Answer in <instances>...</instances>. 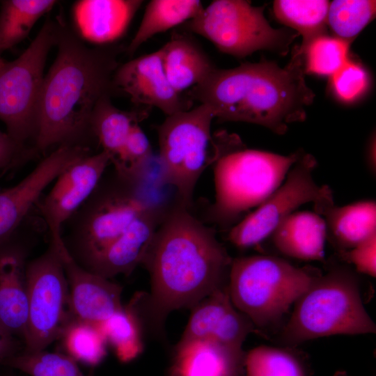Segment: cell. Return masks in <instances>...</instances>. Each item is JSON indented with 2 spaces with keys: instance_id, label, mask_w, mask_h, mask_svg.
<instances>
[{
  "instance_id": "9",
  "label": "cell",
  "mask_w": 376,
  "mask_h": 376,
  "mask_svg": "<svg viewBox=\"0 0 376 376\" xmlns=\"http://www.w3.org/2000/svg\"><path fill=\"white\" fill-rule=\"evenodd\" d=\"M214 118L203 103L166 117L158 130L164 180L175 188L180 204L189 208L195 186L208 164Z\"/></svg>"
},
{
  "instance_id": "12",
  "label": "cell",
  "mask_w": 376,
  "mask_h": 376,
  "mask_svg": "<svg viewBox=\"0 0 376 376\" xmlns=\"http://www.w3.org/2000/svg\"><path fill=\"white\" fill-rule=\"evenodd\" d=\"M318 163L309 154H301L282 184L255 210L234 226L229 241L239 248L256 246L272 235L278 226L300 206H314L334 198L331 188L319 185L313 178Z\"/></svg>"
},
{
  "instance_id": "13",
  "label": "cell",
  "mask_w": 376,
  "mask_h": 376,
  "mask_svg": "<svg viewBox=\"0 0 376 376\" xmlns=\"http://www.w3.org/2000/svg\"><path fill=\"white\" fill-rule=\"evenodd\" d=\"M111 161V156L106 151L90 154L74 162L55 180L40 205L53 246L63 243L62 226L95 190Z\"/></svg>"
},
{
  "instance_id": "18",
  "label": "cell",
  "mask_w": 376,
  "mask_h": 376,
  "mask_svg": "<svg viewBox=\"0 0 376 376\" xmlns=\"http://www.w3.org/2000/svg\"><path fill=\"white\" fill-rule=\"evenodd\" d=\"M24 251L0 244V327L24 338L28 320V296Z\"/></svg>"
},
{
  "instance_id": "32",
  "label": "cell",
  "mask_w": 376,
  "mask_h": 376,
  "mask_svg": "<svg viewBox=\"0 0 376 376\" xmlns=\"http://www.w3.org/2000/svg\"><path fill=\"white\" fill-rule=\"evenodd\" d=\"M1 364L31 376H91L84 375L77 361L68 354L44 350L17 352Z\"/></svg>"
},
{
  "instance_id": "38",
  "label": "cell",
  "mask_w": 376,
  "mask_h": 376,
  "mask_svg": "<svg viewBox=\"0 0 376 376\" xmlns=\"http://www.w3.org/2000/svg\"><path fill=\"white\" fill-rule=\"evenodd\" d=\"M375 137L371 139L370 143L368 148L366 163L369 171L372 175H375L376 172V160H375Z\"/></svg>"
},
{
  "instance_id": "20",
  "label": "cell",
  "mask_w": 376,
  "mask_h": 376,
  "mask_svg": "<svg viewBox=\"0 0 376 376\" xmlns=\"http://www.w3.org/2000/svg\"><path fill=\"white\" fill-rule=\"evenodd\" d=\"M271 236L274 246L285 256L305 261L324 260L327 228L322 217L315 212L292 213Z\"/></svg>"
},
{
  "instance_id": "27",
  "label": "cell",
  "mask_w": 376,
  "mask_h": 376,
  "mask_svg": "<svg viewBox=\"0 0 376 376\" xmlns=\"http://www.w3.org/2000/svg\"><path fill=\"white\" fill-rule=\"evenodd\" d=\"M329 2L324 0H277L273 4L276 18L303 37L300 47L325 34Z\"/></svg>"
},
{
  "instance_id": "8",
  "label": "cell",
  "mask_w": 376,
  "mask_h": 376,
  "mask_svg": "<svg viewBox=\"0 0 376 376\" xmlns=\"http://www.w3.org/2000/svg\"><path fill=\"white\" fill-rule=\"evenodd\" d=\"M58 26L47 19L26 50L0 69V120L8 134L26 147L36 136L44 70Z\"/></svg>"
},
{
  "instance_id": "25",
  "label": "cell",
  "mask_w": 376,
  "mask_h": 376,
  "mask_svg": "<svg viewBox=\"0 0 376 376\" xmlns=\"http://www.w3.org/2000/svg\"><path fill=\"white\" fill-rule=\"evenodd\" d=\"M147 114L144 111L121 110L112 104L111 95H106L100 100L93 112L91 134L97 137L102 150L110 154L112 160L120 153L132 126Z\"/></svg>"
},
{
  "instance_id": "35",
  "label": "cell",
  "mask_w": 376,
  "mask_h": 376,
  "mask_svg": "<svg viewBox=\"0 0 376 376\" xmlns=\"http://www.w3.org/2000/svg\"><path fill=\"white\" fill-rule=\"evenodd\" d=\"M342 255L358 272L372 277L376 276V234L343 251Z\"/></svg>"
},
{
  "instance_id": "14",
  "label": "cell",
  "mask_w": 376,
  "mask_h": 376,
  "mask_svg": "<svg viewBox=\"0 0 376 376\" xmlns=\"http://www.w3.org/2000/svg\"><path fill=\"white\" fill-rule=\"evenodd\" d=\"M88 155L86 146H60L20 182L0 188V244L13 234L45 189L71 164Z\"/></svg>"
},
{
  "instance_id": "6",
  "label": "cell",
  "mask_w": 376,
  "mask_h": 376,
  "mask_svg": "<svg viewBox=\"0 0 376 376\" xmlns=\"http://www.w3.org/2000/svg\"><path fill=\"white\" fill-rule=\"evenodd\" d=\"M318 275L274 256L240 257L232 260L227 288L235 307L255 328H265L282 318Z\"/></svg>"
},
{
  "instance_id": "29",
  "label": "cell",
  "mask_w": 376,
  "mask_h": 376,
  "mask_svg": "<svg viewBox=\"0 0 376 376\" xmlns=\"http://www.w3.org/2000/svg\"><path fill=\"white\" fill-rule=\"evenodd\" d=\"M349 41L325 33L298 50L304 56L305 72L331 77L349 61Z\"/></svg>"
},
{
  "instance_id": "28",
  "label": "cell",
  "mask_w": 376,
  "mask_h": 376,
  "mask_svg": "<svg viewBox=\"0 0 376 376\" xmlns=\"http://www.w3.org/2000/svg\"><path fill=\"white\" fill-rule=\"evenodd\" d=\"M136 300L97 325L121 361H130L142 350Z\"/></svg>"
},
{
  "instance_id": "37",
  "label": "cell",
  "mask_w": 376,
  "mask_h": 376,
  "mask_svg": "<svg viewBox=\"0 0 376 376\" xmlns=\"http://www.w3.org/2000/svg\"><path fill=\"white\" fill-rule=\"evenodd\" d=\"M17 349L15 336L0 327V363L17 353Z\"/></svg>"
},
{
  "instance_id": "21",
  "label": "cell",
  "mask_w": 376,
  "mask_h": 376,
  "mask_svg": "<svg viewBox=\"0 0 376 376\" xmlns=\"http://www.w3.org/2000/svg\"><path fill=\"white\" fill-rule=\"evenodd\" d=\"M174 376H244V356L209 340L178 344Z\"/></svg>"
},
{
  "instance_id": "36",
  "label": "cell",
  "mask_w": 376,
  "mask_h": 376,
  "mask_svg": "<svg viewBox=\"0 0 376 376\" xmlns=\"http://www.w3.org/2000/svg\"><path fill=\"white\" fill-rule=\"evenodd\" d=\"M33 154L26 146L16 142L7 132L0 130V169L15 165Z\"/></svg>"
},
{
  "instance_id": "19",
  "label": "cell",
  "mask_w": 376,
  "mask_h": 376,
  "mask_svg": "<svg viewBox=\"0 0 376 376\" xmlns=\"http://www.w3.org/2000/svg\"><path fill=\"white\" fill-rule=\"evenodd\" d=\"M314 210L323 217L327 236L342 252L376 234V203L373 200L337 206L333 199L314 206Z\"/></svg>"
},
{
  "instance_id": "4",
  "label": "cell",
  "mask_w": 376,
  "mask_h": 376,
  "mask_svg": "<svg viewBox=\"0 0 376 376\" xmlns=\"http://www.w3.org/2000/svg\"><path fill=\"white\" fill-rule=\"evenodd\" d=\"M102 178L81 207L65 221L61 235L68 252L88 272L106 276L130 246L139 217L150 207L136 194V181L115 171Z\"/></svg>"
},
{
  "instance_id": "40",
  "label": "cell",
  "mask_w": 376,
  "mask_h": 376,
  "mask_svg": "<svg viewBox=\"0 0 376 376\" xmlns=\"http://www.w3.org/2000/svg\"><path fill=\"white\" fill-rule=\"evenodd\" d=\"M335 376H347L345 373H338Z\"/></svg>"
},
{
  "instance_id": "34",
  "label": "cell",
  "mask_w": 376,
  "mask_h": 376,
  "mask_svg": "<svg viewBox=\"0 0 376 376\" xmlns=\"http://www.w3.org/2000/svg\"><path fill=\"white\" fill-rule=\"evenodd\" d=\"M331 77L335 94L345 102L360 97L368 86V76L365 69L350 60Z\"/></svg>"
},
{
  "instance_id": "5",
  "label": "cell",
  "mask_w": 376,
  "mask_h": 376,
  "mask_svg": "<svg viewBox=\"0 0 376 376\" xmlns=\"http://www.w3.org/2000/svg\"><path fill=\"white\" fill-rule=\"evenodd\" d=\"M375 331V324L363 304L356 274L338 265L318 274L296 301L281 339L295 345L321 337Z\"/></svg>"
},
{
  "instance_id": "1",
  "label": "cell",
  "mask_w": 376,
  "mask_h": 376,
  "mask_svg": "<svg viewBox=\"0 0 376 376\" xmlns=\"http://www.w3.org/2000/svg\"><path fill=\"white\" fill-rule=\"evenodd\" d=\"M188 210L179 203L164 217L142 263L150 275L147 305L156 322L174 310L194 308L228 277L233 260L215 230Z\"/></svg>"
},
{
  "instance_id": "23",
  "label": "cell",
  "mask_w": 376,
  "mask_h": 376,
  "mask_svg": "<svg viewBox=\"0 0 376 376\" xmlns=\"http://www.w3.org/2000/svg\"><path fill=\"white\" fill-rule=\"evenodd\" d=\"M142 1H86L76 9L82 33L97 43L112 42L125 31Z\"/></svg>"
},
{
  "instance_id": "39",
  "label": "cell",
  "mask_w": 376,
  "mask_h": 376,
  "mask_svg": "<svg viewBox=\"0 0 376 376\" xmlns=\"http://www.w3.org/2000/svg\"><path fill=\"white\" fill-rule=\"evenodd\" d=\"M7 62L8 61L3 58L1 55L0 54V69L3 67Z\"/></svg>"
},
{
  "instance_id": "31",
  "label": "cell",
  "mask_w": 376,
  "mask_h": 376,
  "mask_svg": "<svg viewBox=\"0 0 376 376\" xmlns=\"http://www.w3.org/2000/svg\"><path fill=\"white\" fill-rule=\"evenodd\" d=\"M246 376H307L302 361L288 350L259 346L244 357Z\"/></svg>"
},
{
  "instance_id": "7",
  "label": "cell",
  "mask_w": 376,
  "mask_h": 376,
  "mask_svg": "<svg viewBox=\"0 0 376 376\" xmlns=\"http://www.w3.org/2000/svg\"><path fill=\"white\" fill-rule=\"evenodd\" d=\"M301 155L247 148L219 155L214 169L215 202L212 214L214 221L229 226L259 206L282 184Z\"/></svg>"
},
{
  "instance_id": "15",
  "label": "cell",
  "mask_w": 376,
  "mask_h": 376,
  "mask_svg": "<svg viewBox=\"0 0 376 376\" xmlns=\"http://www.w3.org/2000/svg\"><path fill=\"white\" fill-rule=\"evenodd\" d=\"M192 308L178 344L193 340H209L239 355H245L243 343L255 327L235 307L227 287L216 290Z\"/></svg>"
},
{
  "instance_id": "33",
  "label": "cell",
  "mask_w": 376,
  "mask_h": 376,
  "mask_svg": "<svg viewBox=\"0 0 376 376\" xmlns=\"http://www.w3.org/2000/svg\"><path fill=\"white\" fill-rule=\"evenodd\" d=\"M375 1L335 0L329 3L327 25L336 37L350 42L374 18Z\"/></svg>"
},
{
  "instance_id": "11",
  "label": "cell",
  "mask_w": 376,
  "mask_h": 376,
  "mask_svg": "<svg viewBox=\"0 0 376 376\" xmlns=\"http://www.w3.org/2000/svg\"><path fill=\"white\" fill-rule=\"evenodd\" d=\"M28 320L23 338L25 351L38 352L61 338L76 320L61 259L50 244L25 267Z\"/></svg>"
},
{
  "instance_id": "26",
  "label": "cell",
  "mask_w": 376,
  "mask_h": 376,
  "mask_svg": "<svg viewBox=\"0 0 376 376\" xmlns=\"http://www.w3.org/2000/svg\"><path fill=\"white\" fill-rule=\"evenodd\" d=\"M54 0H4L0 7V54L22 42Z\"/></svg>"
},
{
  "instance_id": "3",
  "label": "cell",
  "mask_w": 376,
  "mask_h": 376,
  "mask_svg": "<svg viewBox=\"0 0 376 376\" xmlns=\"http://www.w3.org/2000/svg\"><path fill=\"white\" fill-rule=\"evenodd\" d=\"M304 73L297 49L284 68L261 61L215 68L191 94L208 105L219 120L253 123L283 134L289 124L306 118L305 109L314 99Z\"/></svg>"
},
{
  "instance_id": "24",
  "label": "cell",
  "mask_w": 376,
  "mask_h": 376,
  "mask_svg": "<svg viewBox=\"0 0 376 376\" xmlns=\"http://www.w3.org/2000/svg\"><path fill=\"white\" fill-rule=\"evenodd\" d=\"M198 0H152L146 6L140 25L127 52L133 54L156 34L196 17L203 9Z\"/></svg>"
},
{
  "instance_id": "2",
  "label": "cell",
  "mask_w": 376,
  "mask_h": 376,
  "mask_svg": "<svg viewBox=\"0 0 376 376\" xmlns=\"http://www.w3.org/2000/svg\"><path fill=\"white\" fill-rule=\"evenodd\" d=\"M55 46L56 56L45 75L40 98L35 151L82 145L80 141L91 134L95 106L111 95L118 67L114 48L88 46L62 23Z\"/></svg>"
},
{
  "instance_id": "30",
  "label": "cell",
  "mask_w": 376,
  "mask_h": 376,
  "mask_svg": "<svg viewBox=\"0 0 376 376\" xmlns=\"http://www.w3.org/2000/svg\"><path fill=\"white\" fill-rule=\"evenodd\" d=\"M61 338L68 355L85 365L95 366L107 355V343L95 324L75 320Z\"/></svg>"
},
{
  "instance_id": "16",
  "label": "cell",
  "mask_w": 376,
  "mask_h": 376,
  "mask_svg": "<svg viewBox=\"0 0 376 376\" xmlns=\"http://www.w3.org/2000/svg\"><path fill=\"white\" fill-rule=\"evenodd\" d=\"M113 86L127 93L133 102L157 107L166 116L189 109L187 102L167 79L159 49L118 66Z\"/></svg>"
},
{
  "instance_id": "10",
  "label": "cell",
  "mask_w": 376,
  "mask_h": 376,
  "mask_svg": "<svg viewBox=\"0 0 376 376\" xmlns=\"http://www.w3.org/2000/svg\"><path fill=\"white\" fill-rule=\"evenodd\" d=\"M185 26L221 52L239 58L260 49L285 51L296 36L272 27L263 8L243 0L214 1Z\"/></svg>"
},
{
  "instance_id": "17",
  "label": "cell",
  "mask_w": 376,
  "mask_h": 376,
  "mask_svg": "<svg viewBox=\"0 0 376 376\" xmlns=\"http://www.w3.org/2000/svg\"><path fill=\"white\" fill-rule=\"evenodd\" d=\"M54 248L63 263L76 320L98 325L123 307L118 284L81 267L64 244Z\"/></svg>"
},
{
  "instance_id": "22",
  "label": "cell",
  "mask_w": 376,
  "mask_h": 376,
  "mask_svg": "<svg viewBox=\"0 0 376 376\" xmlns=\"http://www.w3.org/2000/svg\"><path fill=\"white\" fill-rule=\"evenodd\" d=\"M159 50L166 77L180 95L201 84L216 68L203 49L183 36L173 37Z\"/></svg>"
}]
</instances>
